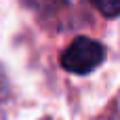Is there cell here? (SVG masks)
Listing matches in <instances>:
<instances>
[{"label": "cell", "mask_w": 120, "mask_h": 120, "mask_svg": "<svg viewBox=\"0 0 120 120\" xmlns=\"http://www.w3.org/2000/svg\"><path fill=\"white\" fill-rule=\"evenodd\" d=\"M105 59V49L101 42L78 36L61 55V68L72 74H89Z\"/></svg>", "instance_id": "cell-1"}, {"label": "cell", "mask_w": 120, "mask_h": 120, "mask_svg": "<svg viewBox=\"0 0 120 120\" xmlns=\"http://www.w3.org/2000/svg\"><path fill=\"white\" fill-rule=\"evenodd\" d=\"M91 4L103 17H118L120 15V0H91Z\"/></svg>", "instance_id": "cell-2"}]
</instances>
